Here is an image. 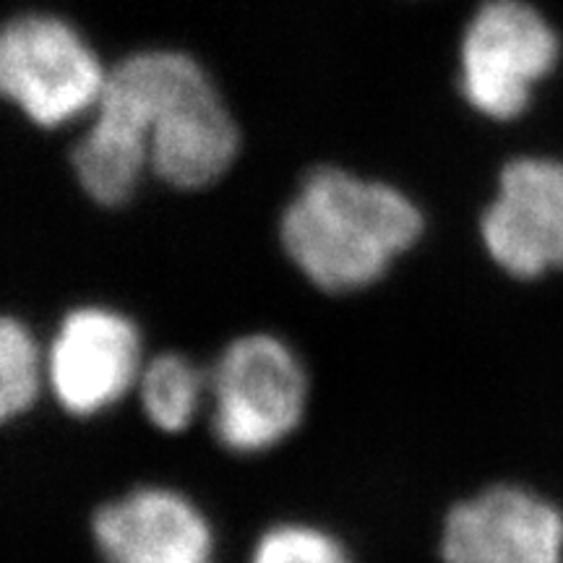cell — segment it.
I'll return each instance as SVG.
<instances>
[{
  "label": "cell",
  "mask_w": 563,
  "mask_h": 563,
  "mask_svg": "<svg viewBox=\"0 0 563 563\" xmlns=\"http://www.w3.org/2000/svg\"><path fill=\"white\" fill-rule=\"evenodd\" d=\"M211 431L232 454H262L290 439L308 402L300 357L274 334L232 340L209 371Z\"/></svg>",
  "instance_id": "3"
},
{
  "label": "cell",
  "mask_w": 563,
  "mask_h": 563,
  "mask_svg": "<svg viewBox=\"0 0 563 563\" xmlns=\"http://www.w3.org/2000/svg\"><path fill=\"white\" fill-rule=\"evenodd\" d=\"M108 68L68 21L21 13L0 34V89L42 129L79 118L100 102Z\"/></svg>",
  "instance_id": "4"
},
{
  "label": "cell",
  "mask_w": 563,
  "mask_h": 563,
  "mask_svg": "<svg viewBox=\"0 0 563 563\" xmlns=\"http://www.w3.org/2000/svg\"><path fill=\"white\" fill-rule=\"evenodd\" d=\"M47 355V386L74 418H95L136 389L141 334L129 316L108 306H81L63 316Z\"/></svg>",
  "instance_id": "6"
},
{
  "label": "cell",
  "mask_w": 563,
  "mask_h": 563,
  "mask_svg": "<svg viewBox=\"0 0 563 563\" xmlns=\"http://www.w3.org/2000/svg\"><path fill=\"white\" fill-rule=\"evenodd\" d=\"M422 214L410 196L342 167H316L282 211L287 258L327 292L371 287L418 243Z\"/></svg>",
  "instance_id": "2"
},
{
  "label": "cell",
  "mask_w": 563,
  "mask_h": 563,
  "mask_svg": "<svg viewBox=\"0 0 563 563\" xmlns=\"http://www.w3.org/2000/svg\"><path fill=\"white\" fill-rule=\"evenodd\" d=\"M251 563H352L332 532L313 525H274L256 540Z\"/></svg>",
  "instance_id": "13"
},
{
  "label": "cell",
  "mask_w": 563,
  "mask_h": 563,
  "mask_svg": "<svg viewBox=\"0 0 563 563\" xmlns=\"http://www.w3.org/2000/svg\"><path fill=\"white\" fill-rule=\"evenodd\" d=\"M443 563H563V511L522 485H490L443 519Z\"/></svg>",
  "instance_id": "8"
},
{
  "label": "cell",
  "mask_w": 563,
  "mask_h": 563,
  "mask_svg": "<svg viewBox=\"0 0 563 563\" xmlns=\"http://www.w3.org/2000/svg\"><path fill=\"white\" fill-rule=\"evenodd\" d=\"M91 540L104 563H214V532L180 490L144 485L102 504Z\"/></svg>",
  "instance_id": "9"
},
{
  "label": "cell",
  "mask_w": 563,
  "mask_h": 563,
  "mask_svg": "<svg viewBox=\"0 0 563 563\" xmlns=\"http://www.w3.org/2000/svg\"><path fill=\"white\" fill-rule=\"evenodd\" d=\"M81 191L100 207H121L150 167V141L129 125L95 115L89 131L70 152Z\"/></svg>",
  "instance_id": "10"
},
{
  "label": "cell",
  "mask_w": 563,
  "mask_h": 563,
  "mask_svg": "<svg viewBox=\"0 0 563 563\" xmlns=\"http://www.w3.org/2000/svg\"><path fill=\"white\" fill-rule=\"evenodd\" d=\"M485 251L514 279L563 272V162L511 159L481 220Z\"/></svg>",
  "instance_id": "7"
},
{
  "label": "cell",
  "mask_w": 563,
  "mask_h": 563,
  "mask_svg": "<svg viewBox=\"0 0 563 563\" xmlns=\"http://www.w3.org/2000/svg\"><path fill=\"white\" fill-rule=\"evenodd\" d=\"M139 402L146 420L162 433H180L191 426L209 397V373L178 352H162L141 368Z\"/></svg>",
  "instance_id": "11"
},
{
  "label": "cell",
  "mask_w": 563,
  "mask_h": 563,
  "mask_svg": "<svg viewBox=\"0 0 563 563\" xmlns=\"http://www.w3.org/2000/svg\"><path fill=\"white\" fill-rule=\"evenodd\" d=\"M559 34L527 0H485L462 37L460 89L490 121H511L559 63Z\"/></svg>",
  "instance_id": "5"
},
{
  "label": "cell",
  "mask_w": 563,
  "mask_h": 563,
  "mask_svg": "<svg viewBox=\"0 0 563 563\" xmlns=\"http://www.w3.org/2000/svg\"><path fill=\"white\" fill-rule=\"evenodd\" d=\"M95 110L144 133L150 170L180 191L209 188L241 150L220 91L191 55L178 51H144L115 63Z\"/></svg>",
  "instance_id": "1"
},
{
  "label": "cell",
  "mask_w": 563,
  "mask_h": 563,
  "mask_svg": "<svg viewBox=\"0 0 563 563\" xmlns=\"http://www.w3.org/2000/svg\"><path fill=\"white\" fill-rule=\"evenodd\" d=\"M47 384V355L34 332L16 316L0 327V412L13 420L30 412Z\"/></svg>",
  "instance_id": "12"
}]
</instances>
